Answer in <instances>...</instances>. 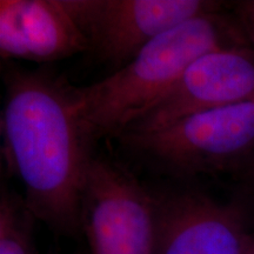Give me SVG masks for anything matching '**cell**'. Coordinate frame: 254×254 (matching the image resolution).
<instances>
[{
  "label": "cell",
  "instance_id": "obj_1",
  "mask_svg": "<svg viewBox=\"0 0 254 254\" xmlns=\"http://www.w3.org/2000/svg\"><path fill=\"white\" fill-rule=\"evenodd\" d=\"M2 159L37 220L59 236L81 232V200L93 153L77 86L49 67L1 63Z\"/></svg>",
  "mask_w": 254,
  "mask_h": 254
},
{
  "label": "cell",
  "instance_id": "obj_2",
  "mask_svg": "<svg viewBox=\"0 0 254 254\" xmlns=\"http://www.w3.org/2000/svg\"><path fill=\"white\" fill-rule=\"evenodd\" d=\"M250 45L237 18L225 8L165 32L118 71L86 87H77L79 106L92 136L94 140L118 139L199 57Z\"/></svg>",
  "mask_w": 254,
  "mask_h": 254
},
{
  "label": "cell",
  "instance_id": "obj_3",
  "mask_svg": "<svg viewBox=\"0 0 254 254\" xmlns=\"http://www.w3.org/2000/svg\"><path fill=\"white\" fill-rule=\"evenodd\" d=\"M118 140L174 177L234 174L254 152V100L192 114L157 132Z\"/></svg>",
  "mask_w": 254,
  "mask_h": 254
},
{
  "label": "cell",
  "instance_id": "obj_4",
  "mask_svg": "<svg viewBox=\"0 0 254 254\" xmlns=\"http://www.w3.org/2000/svg\"><path fill=\"white\" fill-rule=\"evenodd\" d=\"M81 233L90 254H155V195L125 166L105 155L88 165Z\"/></svg>",
  "mask_w": 254,
  "mask_h": 254
},
{
  "label": "cell",
  "instance_id": "obj_5",
  "mask_svg": "<svg viewBox=\"0 0 254 254\" xmlns=\"http://www.w3.org/2000/svg\"><path fill=\"white\" fill-rule=\"evenodd\" d=\"M88 43V52L113 72L165 32L221 11L212 0H63Z\"/></svg>",
  "mask_w": 254,
  "mask_h": 254
},
{
  "label": "cell",
  "instance_id": "obj_6",
  "mask_svg": "<svg viewBox=\"0 0 254 254\" xmlns=\"http://www.w3.org/2000/svg\"><path fill=\"white\" fill-rule=\"evenodd\" d=\"M155 254H245L250 230L246 196L219 200L195 189L155 190Z\"/></svg>",
  "mask_w": 254,
  "mask_h": 254
},
{
  "label": "cell",
  "instance_id": "obj_7",
  "mask_svg": "<svg viewBox=\"0 0 254 254\" xmlns=\"http://www.w3.org/2000/svg\"><path fill=\"white\" fill-rule=\"evenodd\" d=\"M250 100H254V47L215 50L190 64L179 80L120 136L148 134L192 114Z\"/></svg>",
  "mask_w": 254,
  "mask_h": 254
},
{
  "label": "cell",
  "instance_id": "obj_8",
  "mask_svg": "<svg viewBox=\"0 0 254 254\" xmlns=\"http://www.w3.org/2000/svg\"><path fill=\"white\" fill-rule=\"evenodd\" d=\"M88 43L63 0H1L2 60L50 64L88 52Z\"/></svg>",
  "mask_w": 254,
  "mask_h": 254
},
{
  "label": "cell",
  "instance_id": "obj_9",
  "mask_svg": "<svg viewBox=\"0 0 254 254\" xmlns=\"http://www.w3.org/2000/svg\"><path fill=\"white\" fill-rule=\"evenodd\" d=\"M36 217L24 196L1 184L0 192V254H37Z\"/></svg>",
  "mask_w": 254,
  "mask_h": 254
},
{
  "label": "cell",
  "instance_id": "obj_10",
  "mask_svg": "<svg viewBox=\"0 0 254 254\" xmlns=\"http://www.w3.org/2000/svg\"><path fill=\"white\" fill-rule=\"evenodd\" d=\"M232 13L237 18L250 44L254 47V0L232 2Z\"/></svg>",
  "mask_w": 254,
  "mask_h": 254
},
{
  "label": "cell",
  "instance_id": "obj_11",
  "mask_svg": "<svg viewBox=\"0 0 254 254\" xmlns=\"http://www.w3.org/2000/svg\"><path fill=\"white\" fill-rule=\"evenodd\" d=\"M249 195L254 196V152L234 173Z\"/></svg>",
  "mask_w": 254,
  "mask_h": 254
},
{
  "label": "cell",
  "instance_id": "obj_12",
  "mask_svg": "<svg viewBox=\"0 0 254 254\" xmlns=\"http://www.w3.org/2000/svg\"><path fill=\"white\" fill-rule=\"evenodd\" d=\"M245 254H254V237H253L252 241H251V243H250L249 247H247Z\"/></svg>",
  "mask_w": 254,
  "mask_h": 254
}]
</instances>
